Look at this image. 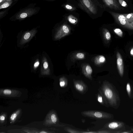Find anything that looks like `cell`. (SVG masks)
I'll list each match as a JSON object with an SVG mask.
<instances>
[{"label": "cell", "instance_id": "cell-1", "mask_svg": "<svg viewBox=\"0 0 133 133\" xmlns=\"http://www.w3.org/2000/svg\"><path fill=\"white\" fill-rule=\"evenodd\" d=\"M78 6L92 18H97L101 15L104 7L99 0H77Z\"/></svg>", "mask_w": 133, "mask_h": 133}, {"label": "cell", "instance_id": "cell-2", "mask_svg": "<svg viewBox=\"0 0 133 133\" xmlns=\"http://www.w3.org/2000/svg\"><path fill=\"white\" fill-rule=\"evenodd\" d=\"M100 90L107 101L111 105L114 106L117 104V97L109 83L104 82Z\"/></svg>", "mask_w": 133, "mask_h": 133}, {"label": "cell", "instance_id": "cell-3", "mask_svg": "<svg viewBox=\"0 0 133 133\" xmlns=\"http://www.w3.org/2000/svg\"><path fill=\"white\" fill-rule=\"evenodd\" d=\"M81 114L85 117L99 119H106L109 116L107 113L98 111H86L82 112Z\"/></svg>", "mask_w": 133, "mask_h": 133}, {"label": "cell", "instance_id": "cell-4", "mask_svg": "<svg viewBox=\"0 0 133 133\" xmlns=\"http://www.w3.org/2000/svg\"><path fill=\"white\" fill-rule=\"evenodd\" d=\"M109 12L116 22L119 24L124 28L131 30L124 14H120L112 12Z\"/></svg>", "mask_w": 133, "mask_h": 133}, {"label": "cell", "instance_id": "cell-5", "mask_svg": "<svg viewBox=\"0 0 133 133\" xmlns=\"http://www.w3.org/2000/svg\"><path fill=\"white\" fill-rule=\"evenodd\" d=\"M37 10L35 8H28L20 11L16 15L17 19L21 20L26 19L35 14Z\"/></svg>", "mask_w": 133, "mask_h": 133}, {"label": "cell", "instance_id": "cell-6", "mask_svg": "<svg viewBox=\"0 0 133 133\" xmlns=\"http://www.w3.org/2000/svg\"><path fill=\"white\" fill-rule=\"evenodd\" d=\"M71 32V28L68 25L64 24L62 25L58 30L55 36L57 39H60L69 34Z\"/></svg>", "mask_w": 133, "mask_h": 133}, {"label": "cell", "instance_id": "cell-7", "mask_svg": "<svg viewBox=\"0 0 133 133\" xmlns=\"http://www.w3.org/2000/svg\"><path fill=\"white\" fill-rule=\"evenodd\" d=\"M73 83L75 88L80 93H84L88 89L87 85L82 81L74 80Z\"/></svg>", "mask_w": 133, "mask_h": 133}, {"label": "cell", "instance_id": "cell-8", "mask_svg": "<svg viewBox=\"0 0 133 133\" xmlns=\"http://www.w3.org/2000/svg\"><path fill=\"white\" fill-rule=\"evenodd\" d=\"M105 6L110 9L118 10L120 9L119 4L117 0H102Z\"/></svg>", "mask_w": 133, "mask_h": 133}, {"label": "cell", "instance_id": "cell-9", "mask_svg": "<svg viewBox=\"0 0 133 133\" xmlns=\"http://www.w3.org/2000/svg\"><path fill=\"white\" fill-rule=\"evenodd\" d=\"M116 57L117 68L118 72L120 76L122 77L124 72L123 63L121 56L119 52L117 53Z\"/></svg>", "mask_w": 133, "mask_h": 133}, {"label": "cell", "instance_id": "cell-10", "mask_svg": "<svg viewBox=\"0 0 133 133\" xmlns=\"http://www.w3.org/2000/svg\"><path fill=\"white\" fill-rule=\"evenodd\" d=\"M82 72L85 77L91 80H92L91 75L93 72V70L90 65L88 64L83 65L82 68Z\"/></svg>", "mask_w": 133, "mask_h": 133}, {"label": "cell", "instance_id": "cell-11", "mask_svg": "<svg viewBox=\"0 0 133 133\" xmlns=\"http://www.w3.org/2000/svg\"><path fill=\"white\" fill-rule=\"evenodd\" d=\"M124 14L131 30H133V13H131Z\"/></svg>", "mask_w": 133, "mask_h": 133}, {"label": "cell", "instance_id": "cell-12", "mask_svg": "<svg viewBox=\"0 0 133 133\" xmlns=\"http://www.w3.org/2000/svg\"><path fill=\"white\" fill-rule=\"evenodd\" d=\"M98 102L101 104L105 105L106 100L101 90H99L97 96Z\"/></svg>", "mask_w": 133, "mask_h": 133}, {"label": "cell", "instance_id": "cell-13", "mask_svg": "<svg viewBox=\"0 0 133 133\" xmlns=\"http://www.w3.org/2000/svg\"><path fill=\"white\" fill-rule=\"evenodd\" d=\"M106 58L103 55H99L96 56L94 59L95 63L97 65H99L105 62Z\"/></svg>", "mask_w": 133, "mask_h": 133}, {"label": "cell", "instance_id": "cell-14", "mask_svg": "<svg viewBox=\"0 0 133 133\" xmlns=\"http://www.w3.org/2000/svg\"><path fill=\"white\" fill-rule=\"evenodd\" d=\"M103 34L104 38L105 41H110L111 39V35L110 32L106 28L103 29Z\"/></svg>", "mask_w": 133, "mask_h": 133}, {"label": "cell", "instance_id": "cell-15", "mask_svg": "<svg viewBox=\"0 0 133 133\" xmlns=\"http://www.w3.org/2000/svg\"><path fill=\"white\" fill-rule=\"evenodd\" d=\"M121 124L117 122H113L110 123L108 125V128L111 129L117 128L121 126Z\"/></svg>", "mask_w": 133, "mask_h": 133}, {"label": "cell", "instance_id": "cell-16", "mask_svg": "<svg viewBox=\"0 0 133 133\" xmlns=\"http://www.w3.org/2000/svg\"><path fill=\"white\" fill-rule=\"evenodd\" d=\"M13 3V0H8L2 4L0 5V9L6 8L10 6Z\"/></svg>", "mask_w": 133, "mask_h": 133}, {"label": "cell", "instance_id": "cell-17", "mask_svg": "<svg viewBox=\"0 0 133 133\" xmlns=\"http://www.w3.org/2000/svg\"><path fill=\"white\" fill-rule=\"evenodd\" d=\"M67 19L70 23L73 24H76L78 22L77 19L72 15H69L67 18Z\"/></svg>", "mask_w": 133, "mask_h": 133}, {"label": "cell", "instance_id": "cell-18", "mask_svg": "<svg viewBox=\"0 0 133 133\" xmlns=\"http://www.w3.org/2000/svg\"><path fill=\"white\" fill-rule=\"evenodd\" d=\"M68 84V81L65 78L63 77L60 79V85L61 87H65L67 86Z\"/></svg>", "mask_w": 133, "mask_h": 133}, {"label": "cell", "instance_id": "cell-19", "mask_svg": "<svg viewBox=\"0 0 133 133\" xmlns=\"http://www.w3.org/2000/svg\"><path fill=\"white\" fill-rule=\"evenodd\" d=\"M64 7L66 10L70 11H73L76 10L75 7L69 4L64 5Z\"/></svg>", "mask_w": 133, "mask_h": 133}, {"label": "cell", "instance_id": "cell-20", "mask_svg": "<svg viewBox=\"0 0 133 133\" xmlns=\"http://www.w3.org/2000/svg\"><path fill=\"white\" fill-rule=\"evenodd\" d=\"M75 57L77 59H84L85 58V55L83 53H78L75 55Z\"/></svg>", "mask_w": 133, "mask_h": 133}, {"label": "cell", "instance_id": "cell-21", "mask_svg": "<svg viewBox=\"0 0 133 133\" xmlns=\"http://www.w3.org/2000/svg\"><path fill=\"white\" fill-rule=\"evenodd\" d=\"M115 34L119 37H122L123 36V32L122 30L119 28H115L114 30Z\"/></svg>", "mask_w": 133, "mask_h": 133}, {"label": "cell", "instance_id": "cell-22", "mask_svg": "<svg viewBox=\"0 0 133 133\" xmlns=\"http://www.w3.org/2000/svg\"><path fill=\"white\" fill-rule=\"evenodd\" d=\"M52 122L54 123H55L57 121V118L56 115L54 114H52L51 116Z\"/></svg>", "mask_w": 133, "mask_h": 133}, {"label": "cell", "instance_id": "cell-23", "mask_svg": "<svg viewBox=\"0 0 133 133\" xmlns=\"http://www.w3.org/2000/svg\"><path fill=\"white\" fill-rule=\"evenodd\" d=\"M126 90L128 95L130 96L131 94V87L129 83H127L126 86Z\"/></svg>", "mask_w": 133, "mask_h": 133}, {"label": "cell", "instance_id": "cell-24", "mask_svg": "<svg viewBox=\"0 0 133 133\" xmlns=\"http://www.w3.org/2000/svg\"><path fill=\"white\" fill-rule=\"evenodd\" d=\"M119 3L123 7H127V5L126 3L124 1V0H118Z\"/></svg>", "mask_w": 133, "mask_h": 133}, {"label": "cell", "instance_id": "cell-25", "mask_svg": "<svg viewBox=\"0 0 133 133\" xmlns=\"http://www.w3.org/2000/svg\"><path fill=\"white\" fill-rule=\"evenodd\" d=\"M3 92L4 94L6 95H10L12 93L11 91L9 89H5L4 91Z\"/></svg>", "mask_w": 133, "mask_h": 133}, {"label": "cell", "instance_id": "cell-26", "mask_svg": "<svg viewBox=\"0 0 133 133\" xmlns=\"http://www.w3.org/2000/svg\"><path fill=\"white\" fill-rule=\"evenodd\" d=\"M30 33L29 32H28L26 33L24 35V38L25 40H27L29 38L30 36Z\"/></svg>", "mask_w": 133, "mask_h": 133}, {"label": "cell", "instance_id": "cell-27", "mask_svg": "<svg viewBox=\"0 0 133 133\" xmlns=\"http://www.w3.org/2000/svg\"><path fill=\"white\" fill-rule=\"evenodd\" d=\"M17 116V114L16 113H14L13 114L11 115V119L12 121H14V120Z\"/></svg>", "mask_w": 133, "mask_h": 133}, {"label": "cell", "instance_id": "cell-28", "mask_svg": "<svg viewBox=\"0 0 133 133\" xmlns=\"http://www.w3.org/2000/svg\"><path fill=\"white\" fill-rule=\"evenodd\" d=\"M44 67L45 69H46L48 67V63L47 62H45L44 63Z\"/></svg>", "mask_w": 133, "mask_h": 133}, {"label": "cell", "instance_id": "cell-29", "mask_svg": "<svg viewBox=\"0 0 133 133\" xmlns=\"http://www.w3.org/2000/svg\"><path fill=\"white\" fill-rule=\"evenodd\" d=\"M6 13V11H2L0 12V17L1 18Z\"/></svg>", "mask_w": 133, "mask_h": 133}, {"label": "cell", "instance_id": "cell-30", "mask_svg": "<svg viewBox=\"0 0 133 133\" xmlns=\"http://www.w3.org/2000/svg\"><path fill=\"white\" fill-rule=\"evenodd\" d=\"M5 116L3 115L1 116H0V120L2 121H4L5 120Z\"/></svg>", "mask_w": 133, "mask_h": 133}, {"label": "cell", "instance_id": "cell-31", "mask_svg": "<svg viewBox=\"0 0 133 133\" xmlns=\"http://www.w3.org/2000/svg\"><path fill=\"white\" fill-rule=\"evenodd\" d=\"M39 61L36 62L34 64V66L35 67H37L39 65Z\"/></svg>", "mask_w": 133, "mask_h": 133}, {"label": "cell", "instance_id": "cell-32", "mask_svg": "<svg viewBox=\"0 0 133 133\" xmlns=\"http://www.w3.org/2000/svg\"><path fill=\"white\" fill-rule=\"evenodd\" d=\"M8 1V0H0V5L2 4L4 2Z\"/></svg>", "mask_w": 133, "mask_h": 133}, {"label": "cell", "instance_id": "cell-33", "mask_svg": "<svg viewBox=\"0 0 133 133\" xmlns=\"http://www.w3.org/2000/svg\"><path fill=\"white\" fill-rule=\"evenodd\" d=\"M130 54L131 56H133V47L131 50Z\"/></svg>", "mask_w": 133, "mask_h": 133}, {"label": "cell", "instance_id": "cell-34", "mask_svg": "<svg viewBox=\"0 0 133 133\" xmlns=\"http://www.w3.org/2000/svg\"><path fill=\"white\" fill-rule=\"evenodd\" d=\"M40 133H47V132H46L43 131H41V132H40Z\"/></svg>", "mask_w": 133, "mask_h": 133}, {"label": "cell", "instance_id": "cell-35", "mask_svg": "<svg viewBox=\"0 0 133 133\" xmlns=\"http://www.w3.org/2000/svg\"><path fill=\"white\" fill-rule=\"evenodd\" d=\"M15 1H18V0H15Z\"/></svg>", "mask_w": 133, "mask_h": 133}, {"label": "cell", "instance_id": "cell-36", "mask_svg": "<svg viewBox=\"0 0 133 133\" xmlns=\"http://www.w3.org/2000/svg\"><path fill=\"white\" fill-rule=\"evenodd\" d=\"M126 1H128V0H126Z\"/></svg>", "mask_w": 133, "mask_h": 133}]
</instances>
